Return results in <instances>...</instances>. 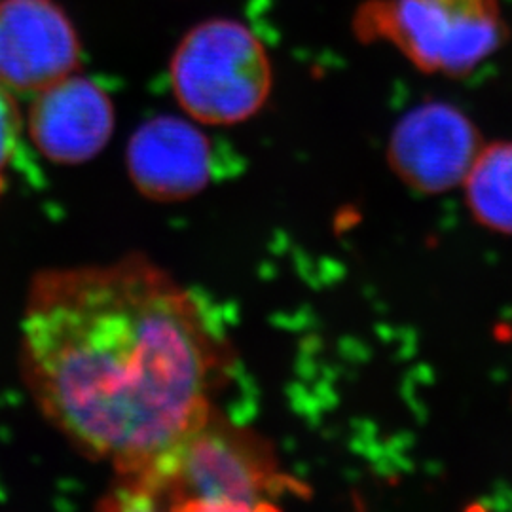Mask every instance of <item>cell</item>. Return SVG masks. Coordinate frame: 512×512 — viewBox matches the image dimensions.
I'll use <instances>...</instances> for the list:
<instances>
[{
	"label": "cell",
	"instance_id": "cell-1",
	"mask_svg": "<svg viewBox=\"0 0 512 512\" xmlns=\"http://www.w3.org/2000/svg\"><path fill=\"white\" fill-rule=\"evenodd\" d=\"M19 355L42 416L112 469L211 406L232 359L194 296L145 255L38 272Z\"/></svg>",
	"mask_w": 512,
	"mask_h": 512
},
{
	"label": "cell",
	"instance_id": "cell-2",
	"mask_svg": "<svg viewBox=\"0 0 512 512\" xmlns=\"http://www.w3.org/2000/svg\"><path fill=\"white\" fill-rule=\"evenodd\" d=\"M306 488L287 475L274 446L207 406L160 448L114 469V511H275Z\"/></svg>",
	"mask_w": 512,
	"mask_h": 512
},
{
	"label": "cell",
	"instance_id": "cell-7",
	"mask_svg": "<svg viewBox=\"0 0 512 512\" xmlns=\"http://www.w3.org/2000/svg\"><path fill=\"white\" fill-rule=\"evenodd\" d=\"M114 122L109 93L92 78L71 74L35 93L25 128L46 160L78 165L109 145Z\"/></svg>",
	"mask_w": 512,
	"mask_h": 512
},
{
	"label": "cell",
	"instance_id": "cell-3",
	"mask_svg": "<svg viewBox=\"0 0 512 512\" xmlns=\"http://www.w3.org/2000/svg\"><path fill=\"white\" fill-rule=\"evenodd\" d=\"M365 42L393 44L420 71L473 73L507 40L499 0H368L353 19Z\"/></svg>",
	"mask_w": 512,
	"mask_h": 512
},
{
	"label": "cell",
	"instance_id": "cell-9",
	"mask_svg": "<svg viewBox=\"0 0 512 512\" xmlns=\"http://www.w3.org/2000/svg\"><path fill=\"white\" fill-rule=\"evenodd\" d=\"M461 184L478 224L499 234H512L511 141L480 148Z\"/></svg>",
	"mask_w": 512,
	"mask_h": 512
},
{
	"label": "cell",
	"instance_id": "cell-5",
	"mask_svg": "<svg viewBox=\"0 0 512 512\" xmlns=\"http://www.w3.org/2000/svg\"><path fill=\"white\" fill-rule=\"evenodd\" d=\"M482 139L475 124L450 103H421L393 129L387 162L395 175L423 194H442L463 183Z\"/></svg>",
	"mask_w": 512,
	"mask_h": 512
},
{
	"label": "cell",
	"instance_id": "cell-4",
	"mask_svg": "<svg viewBox=\"0 0 512 512\" xmlns=\"http://www.w3.org/2000/svg\"><path fill=\"white\" fill-rule=\"evenodd\" d=\"M171 90L198 124L234 126L253 118L272 92L264 44L236 19L196 25L171 57Z\"/></svg>",
	"mask_w": 512,
	"mask_h": 512
},
{
	"label": "cell",
	"instance_id": "cell-10",
	"mask_svg": "<svg viewBox=\"0 0 512 512\" xmlns=\"http://www.w3.org/2000/svg\"><path fill=\"white\" fill-rule=\"evenodd\" d=\"M21 131L23 120L19 114L16 97L0 84V194L4 190L6 171L18 150Z\"/></svg>",
	"mask_w": 512,
	"mask_h": 512
},
{
	"label": "cell",
	"instance_id": "cell-8",
	"mask_svg": "<svg viewBox=\"0 0 512 512\" xmlns=\"http://www.w3.org/2000/svg\"><path fill=\"white\" fill-rule=\"evenodd\" d=\"M131 183L148 200L173 203L198 196L213 177V147L196 124L177 116L150 118L129 139Z\"/></svg>",
	"mask_w": 512,
	"mask_h": 512
},
{
	"label": "cell",
	"instance_id": "cell-6",
	"mask_svg": "<svg viewBox=\"0 0 512 512\" xmlns=\"http://www.w3.org/2000/svg\"><path fill=\"white\" fill-rule=\"evenodd\" d=\"M82 59L71 19L54 0H0V84L35 95L76 73Z\"/></svg>",
	"mask_w": 512,
	"mask_h": 512
}]
</instances>
